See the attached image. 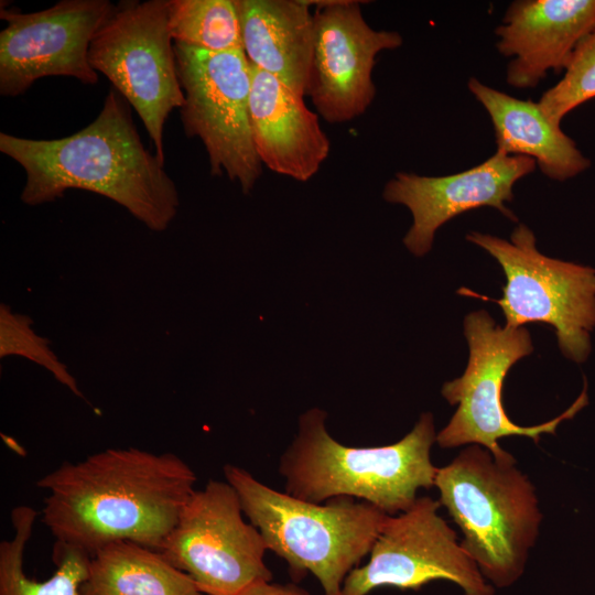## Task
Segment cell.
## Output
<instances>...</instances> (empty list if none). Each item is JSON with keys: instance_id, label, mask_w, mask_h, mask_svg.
<instances>
[{"instance_id": "cell-18", "label": "cell", "mask_w": 595, "mask_h": 595, "mask_svg": "<svg viewBox=\"0 0 595 595\" xmlns=\"http://www.w3.org/2000/svg\"><path fill=\"white\" fill-rule=\"evenodd\" d=\"M467 87L489 115L497 151L530 158L545 176L559 182L591 166L575 141L547 116L538 101L516 98L475 77L469 78Z\"/></svg>"}, {"instance_id": "cell-5", "label": "cell", "mask_w": 595, "mask_h": 595, "mask_svg": "<svg viewBox=\"0 0 595 595\" xmlns=\"http://www.w3.org/2000/svg\"><path fill=\"white\" fill-rule=\"evenodd\" d=\"M434 486L463 533V550L497 587L523 573L540 530L536 488L516 459L498 461L480 445H468L443 467Z\"/></svg>"}, {"instance_id": "cell-17", "label": "cell", "mask_w": 595, "mask_h": 595, "mask_svg": "<svg viewBox=\"0 0 595 595\" xmlns=\"http://www.w3.org/2000/svg\"><path fill=\"white\" fill-rule=\"evenodd\" d=\"M242 51L249 63L306 95L314 18L306 0H235Z\"/></svg>"}, {"instance_id": "cell-12", "label": "cell", "mask_w": 595, "mask_h": 595, "mask_svg": "<svg viewBox=\"0 0 595 595\" xmlns=\"http://www.w3.org/2000/svg\"><path fill=\"white\" fill-rule=\"evenodd\" d=\"M113 8L108 0H62L36 12L1 4L0 18L7 26L0 32V95H22L48 76L96 85L98 73L89 63V46Z\"/></svg>"}, {"instance_id": "cell-10", "label": "cell", "mask_w": 595, "mask_h": 595, "mask_svg": "<svg viewBox=\"0 0 595 595\" xmlns=\"http://www.w3.org/2000/svg\"><path fill=\"white\" fill-rule=\"evenodd\" d=\"M244 516L235 488L212 479L191 495L159 552L204 595H237L272 581L266 542Z\"/></svg>"}, {"instance_id": "cell-15", "label": "cell", "mask_w": 595, "mask_h": 595, "mask_svg": "<svg viewBox=\"0 0 595 595\" xmlns=\"http://www.w3.org/2000/svg\"><path fill=\"white\" fill-rule=\"evenodd\" d=\"M496 28L498 52L511 58L506 80L533 88L550 71L567 67L578 43L595 29V0H517Z\"/></svg>"}, {"instance_id": "cell-23", "label": "cell", "mask_w": 595, "mask_h": 595, "mask_svg": "<svg viewBox=\"0 0 595 595\" xmlns=\"http://www.w3.org/2000/svg\"><path fill=\"white\" fill-rule=\"evenodd\" d=\"M21 355L50 370L57 381L66 386L75 396L84 398L75 378L68 372L50 348V340L37 335L29 316L13 313L0 306V356Z\"/></svg>"}, {"instance_id": "cell-19", "label": "cell", "mask_w": 595, "mask_h": 595, "mask_svg": "<svg viewBox=\"0 0 595 595\" xmlns=\"http://www.w3.org/2000/svg\"><path fill=\"white\" fill-rule=\"evenodd\" d=\"M80 595H204L159 551L131 541L105 545L90 556Z\"/></svg>"}, {"instance_id": "cell-14", "label": "cell", "mask_w": 595, "mask_h": 595, "mask_svg": "<svg viewBox=\"0 0 595 595\" xmlns=\"http://www.w3.org/2000/svg\"><path fill=\"white\" fill-rule=\"evenodd\" d=\"M537 167L534 160L495 152L480 164L445 176L397 172L383 188V199L401 204L412 214V225L403 238L416 257L426 255L436 230L452 218L489 206L517 221L505 203L513 199L515 184Z\"/></svg>"}, {"instance_id": "cell-7", "label": "cell", "mask_w": 595, "mask_h": 595, "mask_svg": "<svg viewBox=\"0 0 595 595\" xmlns=\"http://www.w3.org/2000/svg\"><path fill=\"white\" fill-rule=\"evenodd\" d=\"M464 334L469 358L464 374L443 385L441 393L457 409L436 434L442 448L480 445L498 461L513 459L498 440L521 435L539 442L542 434H555L556 428L573 419L588 403L587 383L560 415L544 423L521 426L506 414L502 403L504 380L510 368L533 350L528 329L500 327L488 312L480 310L465 316Z\"/></svg>"}, {"instance_id": "cell-13", "label": "cell", "mask_w": 595, "mask_h": 595, "mask_svg": "<svg viewBox=\"0 0 595 595\" xmlns=\"http://www.w3.org/2000/svg\"><path fill=\"white\" fill-rule=\"evenodd\" d=\"M316 8L306 95L329 123L360 117L376 96V57L403 43L397 31L375 30L364 19L360 1L306 0Z\"/></svg>"}, {"instance_id": "cell-9", "label": "cell", "mask_w": 595, "mask_h": 595, "mask_svg": "<svg viewBox=\"0 0 595 595\" xmlns=\"http://www.w3.org/2000/svg\"><path fill=\"white\" fill-rule=\"evenodd\" d=\"M184 93L181 122L202 141L214 176L226 175L248 194L262 174L251 136V66L242 50L212 53L174 44Z\"/></svg>"}, {"instance_id": "cell-11", "label": "cell", "mask_w": 595, "mask_h": 595, "mask_svg": "<svg viewBox=\"0 0 595 595\" xmlns=\"http://www.w3.org/2000/svg\"><path fill=\"white\" fill-rule=\"evenodd\" d=\"M440 507L439 500L422 496L408 510L388 516L368 562L347 575L342 595H367L380 586L418 591L436 580L455 583L465 595H494L455 531L439 516Z\"/></svg>"}, {"instance_id": "cell-2", "label": "cell", "mask_w": 595, "mask_h": 595, "mask_svg": "<svg viewBox=\"0 0 595 595\" xmlns=\"http://www.w3.org/2000/svg\"><path fill=\"white\" fill-rule=\"evenodd\" d=\"M0 151L26 174L21 201L40 205L68 190L102 195L154 231L174 219L180 197L164 164L142 143L128 102L113 87L88 126L60 139L0 133Z\"/></svg>"}, {"instance_id": "cell-20", "label": "cell", "mask_w": 595, "mask_h": 595, "mask_svg": "<svg viewBox=\"0 0 595 595\" xmlns=\"http://www.w3.org/2000/svg\"><path fill=\"white\" fill-rule=\"evenodd\" d=\"M36 516L37 511L29 506L11 511L13 537L0 543V595H80L90 562V555L80 550L55 542L53 575L41 582L25 574L24 550Z\"/></svg>"}, {"instance_id": "cell-21", "label": "cell", "mask_w": 595, "mask_h": 595, "mask_svg": "<svg viewBox=\"0 0 595 595\" xmlns=\"http://www.w3.org/2000/svg\"><path fill=\"white\" fill-rule=\"evenodd\" d=\"M169 28L175 43L197 50H242L235 0H169Z\"/></svg>"}, {"instance_id": "cell-24", "label": "cell", "mask_w": 595, "mask_h": 595, "mask_svg": "<svg viewBox=\"0 0 595 595\" xmlns=\"http://www.w3.org/2000/svg\"><path fill=\"white\" fill-rule=\"evenodd\" d=\"M237 595H311L305 588L295 583L279 584L269 582H259L245 588Z\"/></svg>"}, {"instance_id": "cell-6", "label": "cell", "mask_w": 595, "mask_h": 595, "mask_svg": "<svg viewBox=\"0 0 595 595\" xmlns=\"http://www.w3.org/2000/svg\"><path fill=\"white\" fill-rule=\"evenodd\" d=\"M466 239L486 250L506 275L500 299H489L462 289L459 293L496 302L505 326L547 324L554 328L562 354L585 361L592 350L595 328V269L542 255L532 230L519 224L510 240L473 231Z\"/></svg>"}, {"instance_id": "cell-8", "label": "cell", "mask_w": 595, "mask_h": 595, "mask_svg": "<svg viewBox=\"0 0 595 595\" xmlns=\"http://www.w3.org/2000/svg\"><path fill=\"white\" fill-rule=\"evenodd\" d=\"M169 28V0H123L89 46L91 67L138 112L164 164V127L184 104Z\"/></svg>"}, {"instance_id": "cell-3", "label": "cell", "mask_w": 595, "mask_h": 595, "mask_svg": "<svg viewBox=\"0 0 595 595\" xmlns=\"http://www.w3.org/2000/svg\"><path fill=\"white\" fill-rule=\"evenodd\" d=\"M326 416L318 408L300 415L298 434L278 466L288 495L313 504L351 497L396 516L415 502L420 489L434 486L432 413H422L398 442L366 447L336 441L326 429Z\"/></svg>"}, {"instance_id": "cell-4", "label": "cell", "mask_w": 595, "mask_h": 595, "mask_svg": "<svg viewBox=\"0 0 595 595\" xmlns=\"http://www.w3.org/2000/svg\"><path fill=\"white\" fill-rule=\"evenodd\" d=\"M223 470L267 549L288 563L295 578L313 574L323 595H342L345 578L369 555L389 516L351 497L304 501L264 485L237 465L226 464Z\"/></svg>"}, {"instance_id": "cell-1", "label": "cell", "mask_w": 595, "mask_h": 595, "mask_svg": "<svg viewBox=\"0 0 595 595\" xmlns=\"http://www.w3.org/2000/svg\"><path fill=\"white\" fill-rule=\"evenodd\" d=\"M196 474L173 453L107 448L37 480L42 521L56 543L93 555L117 541L159 551L195 491Z\"/></svg>"}, {"instance_id": "cell-16", "label": "cell", "mask_w": 595, "mask_h": 595, "mask_svg": "<svg viewBox=\"0 0 595 595\" xmlns=\"http://www.w3.org/2000/svg\"><path fill=\"white\" fill-rule=\"evenodd\" d=\"M250 66L249 122L257 155L272 172L306 182L331 149L318 115L273 75Z\"/></svg>"}, {"instance_id": "cell-22", "label": "cell", "mask_w": 595, "mask_h": 595, "mask_svg": "<svg viewBox=\"0 0 595 595\" xmlns=\"http://www.w3.org/2000/svg\"><path fill=\"white\" fill-rule=\"evenodd\" d=\"M595 97V29L576 46L562 79L545 90L538 104L555 123Z\"/></svg>"}]
</instances>
